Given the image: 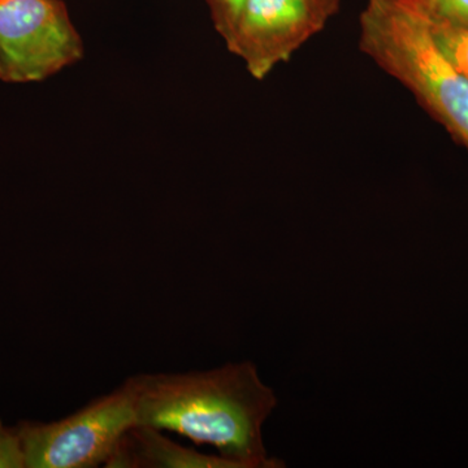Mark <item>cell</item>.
I'll return each mask as SVG.
<instances>
[{
  "label": "cell",
  "instance_id": "cell-1",
  "mask_svg": "<svg viewBox=\"0 0 468 468\" xmlns=\"http://www.w3.org/2000/svg\"><path fill=\"white\" fill-rule=\"evenodd\" d=\"M131 378L135 424L212 446L239 468L285 466L268 455L263 440L264 423L279 401L250 360Z\"/></svg>",
  "mask_w": 468,
  "mask_h": 468
},
{
  "label": "cell",
  "instance_id": "cell-2",
  "mask_svg": "<svg viewBox=\"0 0 468 468\" xmlns=\"http://www.w3.org/2000/svg\"><path fill=\"white\" fill-rule=\"evenodd\" d=\"M366 54L399 79L468 147V79L412 0H371L360 17Z\"/></svg>",
  "mask_w": 468,
  "mask_h": 468
},
{
  "label": "cell",
  "instance_id": "cell-3",
  "mask_svg": "<svg viewBox=\"0 0 468 468\" xmlns=\"http://www.w3.org/2000/svg\"><path fill=\"white\" fill-rule=\"evenodd\" d=\"M135 424L132 378L54 421H20L16 430L26 468L106 466L117 443Z\"/></svg>",
  "mask_w": 468,
  "mask_h": 468
},
{
  "label": "cell",
  "instance_id": "cell-4",
  "mask_svg": "<svg viewBox=\"0 0 468 468\" xmlns=\"http://www.w3.org/2000/svg\"><path fill=\"white\" fill-rule=\"evenodd\" d=\"M84 55L63 0H0V81L42 82Z\"/></svg>",
  "mask_w": 468,
  "mask_h": 468
},
{
  "label": "cell",
  "instance_id": "cell-5",
  "mask_svg": "<svg viewBox=\"0 0 468 468\" xmlns=\"http://www.w3.org/2000/svg\"><path fill=\"white\" fill-rule=\"evenodd\" d=\"M325 16L310 0H246L227 46L254 79L263 80L322 27Z\"/></svg>",
  "mask_w": 468,
  "mask_h": 468
},
{
  "label": "cell",
  "instance_id": "cell-6",
  "mask_svg": "<svg viewBox=\"0 0 468 468\" xmlns=\"http://www.w3.org/2000/svg\"><path fill=\"white\" fill-rule=\"evenodd\" d=\"M106 468H239L221 455L203 454L165 435L133 424L125 431Z\"/></svg>",
  "mask_w": 468,
  "mask_h": 468
},
{
  "label": "cell",
  "instance_id": "cell-7",
  "mask_svg": "<svg viewBox=\"0 0 468 468\" xmlns=\"http://www.w3.org/2000/svg\"><path fill=\"white\" fill-rule=\"evenodd\" d=\"M428 23L440 48L468 79V29L436 23L430 18Z\"/></svg>",
  "mask_w": 468,
  "mask_h": 468
},
{
  "label": "cell",
  "instance_id": "cell-8",
  "mask_svg": "<svg viewBox=\"0 0 468 468\" xmlns=\"http://www.w3.org/2000/svg\"><path fill=\"white\" fill-rule=\"evenodd\" d=\"M430 20L468 29V0H412Z\"/></svg>",
  "mask_w": 468,
  "mask_h": 468
},
{
  "label": "cell",
  "instance_id": "cell-9",
  "mask_svg": "<svg viewBox=\"0 0 468 468\" xmlns=\"http://www.w3.org/2000/svg\"><path fill=\"white\" fill-rule=\"evenodd\" d=\"M206 2L211 9L212 20L218 33L227 43L236 29L246 0H206Z\"/></svg>",
  "mask_w": 468,
  "mask_h": 468
},
{
  "label": "cell",
  "instance_id": "cell-10",
  "mask_svg": "<svg viewBox=\"0 0 468 468\" xmlns=\"http://www.w3.org/2000/svg\"><path fill=\"white\" fill-rule=\"evenodd\" d=\"M0 468H26L23 446L16 427H7L0 419Z\"/></svg>",
  "mask_w": 468,
  "mask_h": 468
},
{
  "label": "cell",
  "instance_id": "cell-11",
  "mask_svg": "<svg viewBox=\"0 0 468 468\" xmlns=\"http://www.w3.org/2000/svg\"><path fill=\"white\" fill-rule=\"evenodd\" d=\"M314 5H318L320 9L325 12L326 15L334 9L335 0H310Z\"/></svg>",
  "mask_w": 468,
  "mask_h": 468
}]
</instances>
